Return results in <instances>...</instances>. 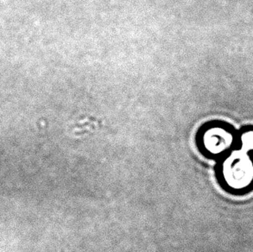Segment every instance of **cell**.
<instances>
[{"label":"cell","instance_id":"6da1fadb","mask_svg":"<svg viewBox=\"0 0 253 252\" xmlns=\"http://www.w3.org/2000/svg\"><path fill=\"white\" fill-rule=\"evenodd\" d=\"M216 175L221 188L233 194L253 190V151L237 145L219 161Z\"/></svg>","mask_w":253,"mask_h":252},{"label":"cell","instance_id":"7a4b0ae2","mask_svg":"<svg viewBox=\"0 0 253 252\" xmlns=\"http://www.w3.org/2000/svg\"><path fill=\"white\" fill-rule=\"evenodd\" d=\"M239 132L226 124L216 123L203 129L199 136V148L206 157L219 161L234 150Z\"/></svg>","mask_w":253,"mask_h":252},{"label":"cell","instance_id":"3957f363","mask_svg":"<svg viewBox=\"0 0 253 252\" xmlns=\"http://www.w3.org/2000/svg\"><path fill=\"white\" fill-rule=\"evenodd\" d=\"M238 145L253 151V129L249 128L239 133Z\"/></svg>","mask_w":253,"mask_h":252}]
</instances>
